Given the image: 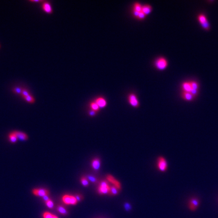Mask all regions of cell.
<instances>
[{
	"instance_id": "obj_1",
	"label": "cell",
	"mask_w": 218,
	"mask_h": 218,
	"mask_svg": "<svg viewBox=\"0 0 218 218\" xmlns=\"http://www.w3.org/2000/svg\"><path fill=\"white\" fill-rule=\"evenodd\" d=\"M156 67L159 70H165L168 66V62L165 58L160 57L155 63Z\"/></svg>"
},
{
	"instance_id": "obj_2",
	"label": "cell",
	"mask_w": 218,
	"mask_h": 218,
	"mask_svg": "<svg viewBox=\"0 0 218 218\" xmlns=\"http://www.w3.org/2000/svg\"><path fill=\"white\" fill-rule=\"evenodd\" d=\"M110 186L107 182L104 181L100 182L98 188V192L100 194H106L110 192Z\"/></svg>"
},
{
	"instance_id": "obj_3",
	"label": "cell",
	"mask_w": 218,
	"mask_h": 218,
	"mask_svg": "<svg viewBox=\"0 0 218 218\" xmlns=\"http://www.w3.org/2000/svg\"><path fill=\"white\" fill-rule=\"evenodd\" d=\"M62 201L67 205H76L78 201L74 196L65 195L62 197Z\"/></svg>"
},
{
	"instance_id": "obj_4",
	"label": "cell",
	"mask_w": 218,
	"mask_h": 218,
	"mask_svg": "<svg viewBox=\"0 0 218 218\" xmlns=\"http://www.w3.org/2000/svg\"><path fill=\"white\" fill-rule=\"evenodd\" d=\"M198 20L204 29L206 30H208L210 29V25L205 15L202 14H199L198 16Z\"/></svg>"
},
{
	"instance_id": "obj_5",
	"label": "cell",
	"mask_w": 218,
	"mask_h": 218,
	"mask_svg": "<svg viewBox=\"0 0 218 218\" xmlns=\"http://www.w3.org/2000/svg\"><path fill=\"white\" fill-rule=\"evenodd\" d=\"M157 166L159 170L161 172H165L167 169V163L164 157H159L157 161Z\"/></svg>"
},
{
	"instance_id": "obj_6",
	"label": "cell",
	"mask_w": 218,
	"mask_h": 218,
	"mask_svg": "<svg viewBox=\"0 0 218 218\" xmlns=\"http://www.w3.org/2000/svg\"><path fill=\"white\" fill-rule=\"evenodd\" d=\"M128 101L129 104L134 108H137L139 106V103L136 96L134 93H130L128 96Z\"/></svg>"
},
{
	"instance_id": "obj_7",
	"label": "cell",
	"mask_w": 218,
	"mask_h": 218,
	"mask_svg": "<svg viewBox=\"0 0 218 218\" xmlns=\"http://www.w3.org/2000/svg\"><path fill=\"white\" fill-rule=\"evenodd\" d=\"M199 200L198 198H190L189 200L188 208L191 210H195L199 206Z\"/></svg>"
},
{
	"instance_id": "obj_8",
	"label": "cell",
	"mask_w": 218,
	"mask_h": 218,
	"mask_svg": "<svg viewBox=\"0 0 218 218\" xmlns=\"http://www.w3.org/2000/svg\"><path fill=\"white\" fill-rule=\"evenodd\" d=\"M32 192L34 195L42 198L49 194V191L46 189H34Z\"/></svg>"
},
{
	"instance_id": "obj_9",
	"label": "cell",
	"mask_w": 218,
	"mask_h": 218,
	"mask_svg": "<svg viewBox=\"0 0 218 218\" xmlns=\"http://www.w3.org/2000/svg\"><path fill=\"white\" fill-rule=\"evenodd\" d=\"M107 180L112 183L115 187H116L118 189L120 190L121 189V184L118 180H117L113 176L111 175H109L107 177Z\"/></svg>"
},
{
	"instance_id": "obj_10",
	"label": "cell",
	"mask_w": 218,
	"mask_h": 218,
	"mask_svg": "<svg viewBox=\"0 0 218 218\" xmlns=\"http://www.w3.org/2000/svg\"><path fill=\"white\" fill-rule=\"evenodd\" d=\"M95 102L98 105L99 108H104L107 106V102L104 98L99 97L95 100Z\"/></svg>"
},
{
	"instance_id": "obj_11",
	"label": "cell",
	"mask_w": 218,
	"mask_h": 218,
	"mask_svg": "<svg viewBox=\"0 0 218 218\" xmlns=\"http://www.w3.org/2000/svg\"><path fill=\"white\" fill-rule=\"evenodd\" d=\"M13 133L16 135L17 139H19L21 141L26 140L28 139V136L24 133L20 132V131H14Z\"/></svg>"
},
{
	"instance_id": "obj_12",
	"label": "cell",
	"mask_w": 218,
	"mask_h": 218,
	"mask_svg": "<svg viewBox=\"0 0 218 218\" xmlns=\"http://www.w3.org/2000/svg\"><path fill=\"white\" fill-rule=\"evenodd\" d=\"M182 97L183 99L186 101H192L193 100L194 98L190 92H184L183 91L182 93Z\"/></svg>"
},
{
	"instance_id": "obj_13",
	"label": "cell",
	"mask_w": 218,
	"mask_h": 218,
	"mask_svg": "<svg viewBox=\"0 0 218 218\" xmlns=\"http://www.w3.org/2000/svg\"><path fill=\"white\" fill-rule=\"evenodd\" d=\"M152 10V7L149 5L147 4V5L142 6L141 12H143L146 16H147L148 15H149L151 13Z\"/></svg>"
},
{
	"instance_id": "obj_14",
	"label": "cell",
	"mask_w": 218,
	"mask_h": 218,
	"mask_svg": "<svg viewBox=\"0 0 218 218\" xmlns=\"http://www.w3.org/2000/svg\"><path fill=\"white\" fill-rule=\"evenodd\" d=\"M91 166L95 170H98L100 167V161L99 159L96 158L93 159L91 163Z\"/></svg>"
},
{
	"instance_id": "obj_15",
	"label": "cell",
	"mask_w": 218,
	"mask_h": 218,
	"mask_svg": "<svg viewBox=\"0 0 218 218\" xmlns=\"http://www.w3.org/2000/svg\"><path fill=\"white\" fill-rule=\"evenodd\" d=\"M42 8H43V10H44V11H45L47 13L50 14L53 12L52 6L50 5V3L48 2H45L43 4Z\"/></svg>"
},
{
	"instance_id": "obj_16",
	"label": "cell",
	"mask_w": 218,
	"mask_h": 218,
	"mask_svg": "<svg viewBox=\"0 0 218 218\" xmlns=\"http://www.w3.org/2000/svg\"><path fill=\"white\" fill-rule=\"evenodd\" d=\"M182 88L184 92H190L192 89V88L190 85L189 82H185L183 83L182 85Z\"/></svg>"
},
{
	"instance_id": "obj_17",
	"label": "cell",
	"mask_w": 218,
	"mask_h": 218,
	"mask_svg": "<svg viewBox=\"0 0 218 218\" xmlns=\"http://www.w3.org/2000/svg\"><path fill=\"white\" fill-rule=\"evenodd\" d=\"M142 6L139 3H135L133 5V11H135L137 12H140L142 11Z\"/></svg>"
},
{
	"instance_id": "obj_18",
	"label": "cell",
	"mask_w": 218,
	"mask_h": 218,
	"mask_svg": "<svg viewBox=\"0 0 218 218\" xmlns=\"http://www.w3.org/2000/svg\"><path fill=\"white\" fill-rule=\"evenodd\" d=\"M90 107L91 109L95 112H98L99 110V107L95 101H92L90 104Z\"/></svg>"
},
{
	"instance_id": "obj_19",
	"label": "cell",
	"mask_w": 218,
	"mask_h": 218,
	"mask_svg": "<svg viewBox=\"0 0 218 218\" xmlns=\"http://www.w3.org/2000/svg\"><path fill=\"white\" fill-rule=\"evenodd\" d=\"M119 189L117 188L114 186H110V192L109 194L112 195H117L118 193Z\"/></svg>"
},
{
	"instance_id": "obj_20",
	"label": "cell",
	"mask_w": 218,
	"mask_h": 218,
	"mask_svg": "<svg viewBox=\"0 0 218 218\" xmlns=\"http://www.w3.org/2000/svg\"><path fill=\"white\" fill-rule=\"evenodd\" d=\"M57 210H58V211L59 212L60 214H61L62 215H67L68 214V212H67V210L66 209V208H64L62 206H59L57 207Z\"/></svg>"
},
{
	"instance_id": "obj_21",
	"label": "cell",
	"mask_w": 218,
	"mask_h": 218,
	"mask_svg": "<svg viewBox=\"0 0 218 218\" xmlns=\"http://www.w3.org/2000/svg\"><path fill=\"white\" fill-rule=\"evenodd\" d=\"M43 218H59L56 215H54L49 212H45L43 214Z\"/></svg>"
},
{
	"instance_id": "obj_22",
	"label": "cell",
	"mask_w": 218,
	"mask_h": 218,
	"mask_svg": "<svg viewBox=\"0 0 218 218\" xmlns=\"http://www.w3.org/2000/svg\"><path fill=\"white\" fill-rule=\"evenodd\" d=\"M9 140H10V141L11 142H12V143L16 142L17 141V139H18L17 138V137L16 136V135L13 132L11 133L10 134H9Z\"/></svg>"
},
{
	"instance_id": "obj_23",
	"label": "cell",
	"mask_w": 218,
	"mask_h": 218,
	"mask_svg": "<svg viewBox=\"0 0 218 218\" xmlns=\"http://www.w3.org/2000/svg\"><path fill=\"white\" fill-rule=\"evenodd\" d=\"M189 83H190V85H191L192 89L198 90L199 85L197 82H195V81H190Z\"/></svg>"
},
{
	"instance_id": "obj_24",
	"label": "cell",
	"mask_w": 218,
	"mask_h": 218,
	"mask_svg": "<svg viewBox=\"0 0 218 218\" xmlns=\"http://www.w3.org/2000/svg\"><path fill=\"white\" fill-rule=\"evenodd\" d=\"M81 182L84 186H88L89 184V181L86 177H82L81 179Z\"/></svg>"
},
{
	"instance_id": "obj_25",
	"label": "cell",
	"mask_w": 218,
	"mask_h": 218,
	"mask_svg": "<svg viewBox=\"0 0 218 218\" xmlns=\"http://www.w3.org/2000/svg\"><path fill=\"white\" fill-rule=\"evenodd\" d=\"M24 98V99H25L27 102H28L30 103H33L34 102V101H35L34 99L33 98V97H32L30 95L29 96H27V97H25Z\"/></svg>"
},
{
	"instance_id": "obj_26",
	"label": "cell",
	"mask_w": 218,
	"mask_h": 218,
	"mask_svg": "<svg viewBox=\"0 0 218 218\" xmlns=\"http://www.w3.org/2000/svg\"><path fill=\"white\" fill-rule=\"evenodd\" d=\"M146 16H147L143 12H140L139 13V14H138V16L136 17V18H137L139 20H143V19H144L146 18Z\"/></svg>"
},
{
	"instance_id": "obj_27",
	"label": "cell",
	"mask_w": 218,
	"mask_h": 218,
	"mask_svg": "<svg viewBox=\"0 0 218 218\" xmlns=\"http://www.w3.org/2000/svg\"><path fill=\"white\" fill-rule=\"evenodd\" d=\"M46 204L47 205V206L50 208H54V202L50 200L49 199V200H48L46 202Z\"/></svg>"
},
{
	"instance_id": "obj_28",
	"label": "cell",
	"mask_w": 218,
	"mask_h": 218,
	"mask_svg": "<svg viewBox=\"0 0 218 218\" xmlns=\"http://www.w3.org/2000/svg\"><path fill=\"white\" fill-rule=\"evenodd\" d=\"M194 97H196L198 95V90L197 89H191L190 92Z\"/></svg>"
},
{
	"instance_id": "obj_29",
	"label": "cell",
	"mask_w": 218,
	"mask_h": 218,
	"mask_svg": "<svg viewBox=\"0 0 218 218\" xmlns=\"http://www.w3.org/2000/svg\"><path fill=\"white\" fill-rule=\"evenodd\" d=\"M22 90H23V89H21V88H19V87H17V88H14V89H13V91H14L15 93H17V94H21V93H22Z\"/></svg>"
},
{
	"instance_id": "obj_30",
	"label": "cell",
	"mask_w": 218,
	"mask_h": 218,
	"mask_svg": "<svg viewBox=\"0 0 218 218\" xmlns=\"http://www.w3.org/2000/svg\"><path fill=\"white\" fill-rule=\"evenodd\" d=\"M21 94H22V96L24 98H25V97H27V96H28L30 95L29 92L27 90H26V89H23Z\"/></svg>"
},
{
	"instance_id": "obj_31",
	"label": "cell",
	"mask_w": 218,
	"mask_h": 218,
	"mask_svg": "<svg viewBox=\"0 0 218 218\" xmlns=\"http://www.w3.org/2000/svg\"><path fill=\"white\" fill-rule=\"evenodd\" d=\"M75 198H76V199H77V201H78H78H81V199H82V196H81V195H79V194L77 195L75 197Z\"/></svg>"
},
{
	"instance_id": "obj_32",
	"label": "cell",
	"mask_w": 218,
	"mask_h": 218,
	"mask_svg": "<svg viewBox=\"0 0 218 218\" xmlns=\"http://www.w3.org/2000/svg\"><path fill=\"white\" fill-rule=\"evenodd\" d=\"M43 199L45 200V202H46V201H47L48 200H49L50 199L48 197V195H46V196H45L44 197H43Z\"/></svg>"
},
{
	"instance_id": "obj_33",
	"label": "cell",
	"mask_w": 218,
	"mask_h": 218,
	"mask_svg": "<svg viewBox=\"0 0 218 218\" xmlns=\"http://www.w3.org/2000/svg\"><path fill=\"white\" fill-rule=\"evenodd\" d=\"M89 179L91 181H92V182H95L96 181V179L95 178H94V177H89Z\"/></svg>"
},
{
	"instance_id": "obj_34",
	"label": "cell",
	"mask_w": 218,
	"mask_h": 218,
	"mask_svg": "<svg viewBox=\"0 0 218 218\" xmlns=\"http://www.w3.org/2000/svg\"><path fill=\"white\" fill-rule=\"evenodd\" d=\"M95 114H96V112H95V111H93L92 110H91V111L89 112V115L90 116H94Z\"/></svg>"
},
{
	"instance_id": "obj_35",
	"label": "cell",
	"mask_w": 218,
	"mask_h": 218,
	"mask_svg": "<svg viewBox=\"0 0 218 218\" xmlns=\"http://www.w3.org/2000/svg\"><path fill=\"white\" fill-rule=\"evenodd\" d=\"M31 2H42V1H31Z\"/></svg>"
}]
</instances>
